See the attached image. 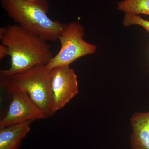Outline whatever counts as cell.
<instances>
[{"label":"cell","mask_w":149,"mask_h":149,"mask_svg":"<svg viewBox=\"0 0 149 149\" xmlns=\"http://www.w3.org/2000/svg\"><path fill=\"white\" fill-rule=\"evenodd\" d=\"M0 40L7 47L11 61L10 67L1 70L0 76L9 77L46 65L54 57L48 42L18 24L1 27Z\"/></svg>","instance_id":"cell-1"},{"label":"cell","mask_w":149,"mask_h":149,"mask_svg":"<svg viewBox=\"0 0 149 149\" xmlns=\"http://www.w3.org/2000/svg\"><path fill=\"white\" fill-rule=\"evenodd\" d=\"M1 3L8 16L20 27L47 42L58 40L65 24L49 17V5L27 0H1Z\"/></svg>","instance_id":"cell-2"},{"label":"cell","mask_w":149,"mask_h":149,"mask_svg":"<svg viewBox=\"0 0 149 149\" xmlns=\"http://www.w3.org/2000/svg\"><path fill=\"white\" fill-rule=\"evenodd\" d=\"M50 73L46 65L6 77L13 85L25 91L48 118L54 115Z\"/></svg>","instance_id":"cell-3"},{"label":"cell","mask_w":149,"mask_h":149,"mask_svg":"<svg viewBox=\"0 0 149 149\" xmlns=\"http://www.w3.org/2000/svg\"><path fill=\"white\" fill-rule=\"evenodd\" d=\"M85 29L79 22L65 24L59 36L61 48L49 62V69L61 66H70L78 59L96 52L97 47L84 39Z\"/></svg>","instance_id":"cell-4"},{"label":"cell","mask_w":149,"mask_h":149,"mask_svg":"<svg viewBox=\"0 0 149 149\" xmlns=\"http://www.w3.org/2000/svg\"><path fill=\"white\" fill-rule=\"evenodd\" d=\"M0 81L1 87L11 98L7 111L0 120V128L48 118L25 91L13 85L7 77L0 76Z\"/></svg>","instance_id":"cell-5"},{"label":"cell","mask_w":149,"mask_h":149,"mask_svg":"<svg viewBox=\"0 0 149 149\" xmlns=\"http://www.w3.org/2000/svg\"><path fill=\"white\" fill-rule=\"evenodd\" d=\"M54 114L63 108L78 93L76 72L70 66H61L51 70Z\"/></svg>","instance_id":"cell-6"},{"label":"cell","mask_w":149,"mask_h":149,"mask_svg":"<svg viewBox=\"0 0 149 149\" xmlns=\"http://www.w3.org/2000/svg\"><path fill=\"white\" fill-rule=\"evenodd\" d=\"M32 121L0 128V149H19L22 141L31 130Z\"/></svg>","instance_id":"cell-7"},{"label":"cell","mask_w":149,"mask_h":149,"mask_svg":"<svg viewBox=\"0 0 149 149\" xmlns=\"http://www.w3.org/2000/svg\"><path fill=\"white\" fill-rule=\"evenodd\" d=\"M131 149H149V111L136 113L131 118Z\"/></svg>","instance_id":"cell-8"},{"label":"cell","mask_w":149,"mask_h":149,"mask_svg":"<svg viewBox=\"0 0 149 149\" xmlns=\"http://www.w3.org/2000/svg\"><path fill=\"white\" fill-rule=\"evenodd\" d=\"M117 8L125 13L149 15V0H123L118 3Z\"/></svg>","instance_id":"cell-9"},{"label":"cell","mask_w":149,"mask_h":149,"mask_svg":"<svg viewBox=\"0 0 149 149\" xmlns=\"http://www.w3.org/2000/svg\"><path fill=\"white\" fill-rule=\"evenodd\" d=\"M123 23L124 27L133 25H139L143 27L149 33V21L144 19L139 15L125 13Z\"/></svg>","instance_id":"cell-10"},{"label":"cell","mask_w":149,"mask_h":149,"mask_svg":"<svg viewBox=\"0 0 149 149\" xmlns=\"http://www.w3.org/2000/svg\"><path fill=\"white\" fill-rule=\"evenodd\" d=\"M8 56L9 51L7 47L3 44H1L0 45V60H2L5 57Z\"/></svg>","instance_id":"cell-11"},{"label":"cell","mask_w":149,"mask_h":149,"mask_svg":"<svg viewBox=\"0 0 149 149\" xmlns=\"http://www.w3.org/2000/svg\"><path fill=\"white\" fill-rule=\"evenodd\" d=\"M30 2L37 4L42 5H48L47 0H27Z\"/></svg>","instance_id":"cell-12"}]
</instances>
